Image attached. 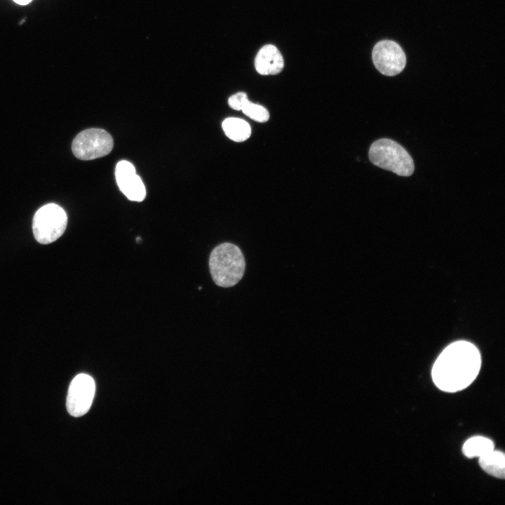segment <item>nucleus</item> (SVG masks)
Wrapping results in <instances>:
<instances>
[{"label":"nucleus","instance_id":"obj_1","mask_svg":"<svg viewBox=\"0 0 505 505\" xmlns=\"http://www.w3.org/2000/svg\"><path fill=\"white\" fill-rule=\"evenodd\" d=\"M481 357L477 347L466 341L448 345L435 361L432 379L436 386L445 392H457L468 387L477 377Z\"/></svg>","mask_w":505,"mask_h":505},{"label":"nucleus","instance_id":"obj_2","mask_svg":"<svg viewBox=\"0 0 505 505\" xmlns=\"http://www.w3.org/2000/svg\"><path fill=\"white\" fill-rule=\"evenodd\" d=\"M209 268L215 283L223 288L235 285L243 278L245 258L241 249L231 243L216 246L210 253Z\"/></svg>","mask_w":505,"mask_h":505},{"label":"nucleus","instance_id":"obj_3","mask_svg":"<svg viewBox=\"0 0 505 505\" xmlns=\"http://www.w3.org/2000/svg\"><path fill=\"white\" fill-rule=\"evenodd\" d=\"M369 159L375 166L398 175L410 176L415 169L408 152L394 140L382 138L375 141L369 150Z\"/></svg>","mask_w":505,"mask_h":505},{"label":"nucleus","instance_id":"obj_4","mask_svg":"<svg viewBox=\"0 0 505 505\" xmlns=\"http://www.w3.org/2000/svg\"><path fill=\"white\" fill-rule=\"evenodd\" d=\"M67 216L64 209L55 203L41 207L34 214L32 230L36 240L48 244L59 238L65 232Z\"/></svg>","mask_w":505,"mask_h":505},{"label":"nucleus","instance_id":"obj_5","mask_svg":"<svg viewBox=\"0 0 505 505\" xmlns=\"http://www.w3.org/2000/svg\"><path fill=\"white\" fill-rule=\"evenodd\" d=\"M113 145V139L106 130L88 128L75 137L72 150L77 159L88 161L106 156L112 151Z\"/></svg>","mask_w":505,"mask_h":505},{"label":"nucleus","instance_id":"obj_6","mask_svg":"<svg viewBox=\"0 0 505 505\" xmlns=\"http://www.w3.org/2000/svg\"><path fill=\"white\" fill-rule=\"evenodd\" d=\"M95 391V381L86 374L77 375L72 381L67 396L66 406L73 417L84 415L90 409Z\"/></svg>","mask_w":505,"mask_h":505},{"label":"nucleus","instance_id":"obj_7","mask_svg":"<svg viewBox=\"0 0 505 505\" xmlns=\"http://www.w3.org/2000/svg\"><path fill=\"white\" fill-rule=\"evenodd\" d=\"M372 61L377 69L384 75L394 76L401 72L406 63L402 48L395 41L383 40L374 46Z\"/></svg>","mask_w":505,"mask_h":505},{"label":"nucleus","instance_id":"obj_8","mask_svg":"<svg viewBox=\"0 0 505 505\" xmlns=\"http://www.w3.org/2000/svg\"><path fill=\"white\" fill-rule=\"evenodd\" d=\"M115 177L120 190L128 199L139 202L144 200L146 196L144 185L130 162L119 161L116 166Z\"/></svg>","mask_w":505,"mask_h":505},{"label":"nucleus","instance_id":"obj_9","mask_svg":"<svg viewBox=\"0 0 505 505\" xmlns=\"http://www.w3.org/2000/svg\"><path fill=\"white\" fill-rule=\"evenodd\" d=\"M284 67V60L278 49L274 45L264 46L255 58V67L262 75H274L280 73Z\"/></svg>","mask_w":505,"mask_h":505},{"label":"nucleus","instance_id":"obj_10","mask_svg":"<svg viewBox=\"0 0 505 505\" xmlns=\"http://www.w3.org/2000/svg\"><path fill=\"white\" fill-rule=\"evenodd\" d=\"M480 466L489 475L504 479L505 477L504 454L494 449L479 457Z\"/></svg>","mask_w":505,"mask_h":505},{"label":"nucleus","instance_id":"obj_11","mask_svg":"<svg viewBox=\"0 0 505 505\" xmlns=\"http://www.w3.org/2000/svg\"><path fill=\"white\" fill-rule=\"evenodd\" d=\"M222 126L226 135L235 142L245 141L251 134L250 125L239 118H227L222 122Z\"/></svg>","mask_w":505,"mask_h":505},{"label":"nucleus","instance_id":"obj_12","mask_svg":"<svg viewBox=\"0 0 505 505\" xmlns=\"http://www.w3.org/2000/svg\"><path fill=\"white\" fill-rule=\"evenodd\" d=\"M494 449V443L490 439L483 436H474L464 443L462 452L468 458H479Z\"/></svg>","mask_w":505,"mask_h":505},{"label":"nucleus","instance_id":"obj_13","mask_svg":"<svg viewBox=\"0 0 505 505\" xmlns=\"http://www.w3.org/2000/svg\"><path fill=\"white\" fill-rule=\"evenodd\" d=\"M241 111L251 119L264 123L269 120V114L264 107L251 102L249 100L245 102Z\"/></svg>","mask_w":505,"mask_h":505},{"label":"nucleus","instance_id":"obj_14","mask_svg":"<svg viewBox=\"0 0 505 505\" xmlns=\"http://www.w3.org/2000/svg\"><path fill=\"white\" fill-rule=\"evenodd\" d=\"M248 100V99L246 93L243 92H238L229 98L228 103L231 108L235 110H241Z\"/></svg>","mask_w":505,"mask_h":505},{"label":"nucleus","instance_id":"obj_15","mask_svg":"<svg viewBox=\"0 0 505 505\" xmlns=\"http://www.w3.org/2000/svg\"><path fill=\"white\" fill-rule=\"evenodd\" d=\"M15 3L20 5H26L31 2L32 0H13Z\"/></svg>","mask_w":505,"mask_h":505},{"label":"nucleus","instance_id":"obj_16","mask_svg":"<svg viewBox=\"0 0 505 505\" xmlns=\"http://www.w3.org/2000/svg\"><path fill=\"white\" fill-rule=\"evenodd\" d=\"M137 243L141 242V238H140V237H137Z\"/></svg>","mask_w":505,"mask_h":505}]
</instances>
